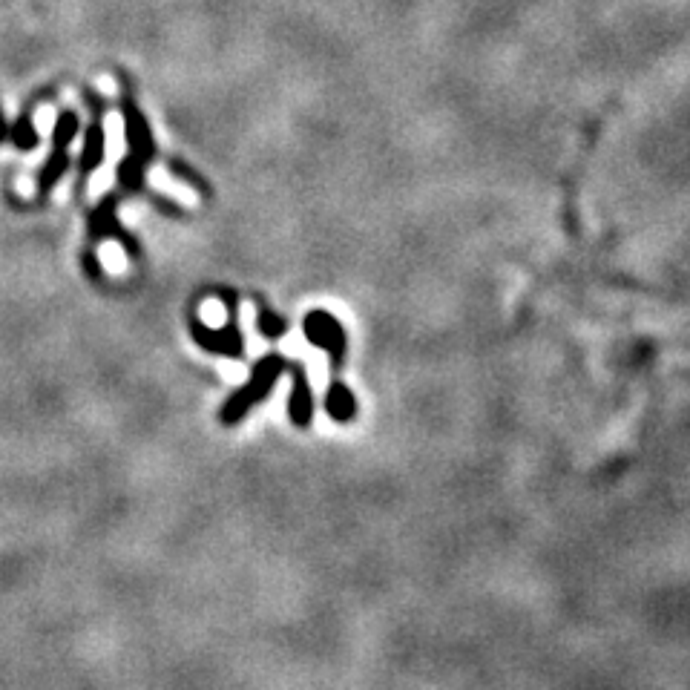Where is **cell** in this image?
Masks as SVG:
<instances>
[{
	"label": "cell",
	"instance_id": "1",
	"mask_svg": "<svg viewBox=\"0 0 690 690\" xmlns=\"http://www.w3.org/2000/svg\"><path fill=\"white\" fill-rule=\"evenodd\" d=\"M121 110H124V124H127V147L130 153L118 164V184L124 193H141L144 190V170L156 159V141L150 133V124L141 113L133 95H121Z\"/></svg>",
	"mask_w": 690,
	"mask_h": 690
},
{
	"label": "cell",
	"instance_id": "2",
	"mask_svg": "<svg viewBox=\"0 0 690 690\" xmlns=\"http://www.w3.org/2000/svg\"><path fill=\"white\" fill-rule=\"evenodd\" d=\"M285 371H288V360H285V357H279V354L262 357V360L253 366L251 380L236 391V394H230V400L222 406V414H219L222 426H236L245 414L251 412L253 406H259V403L271 394L276 380H279Z\"/></svg>",
	"mask_w": 690,
	"mask_h": 690
},
{
	"label": "cell",
	"instance_id": "3",
	"mask_svg": "<svg viewBox=\"0 0 690 690\" xmlns=\"http://www.w3.org/2000/svg\"><path fill=\"white\" fill-rule=\"evenodd\" d=\"M222 299L228 305V325L222 331L207 328L196 311H190V322L187 325H190V334L199 343V348H205L210 354H219V357L242 360L245 357V340H242V331H239V299H236L233 291H222Z\"/></svg>",
	"mask_w": 690,
	"mask_h": 690
},
{
	"label": "cell",
	"instance_id": "4",
	"mask_svg": "<svg viewBox=\"0 0 690 690\" xmlns=\"http://www.w3.org/2000/svg\"><path fill=\"white\" fill-rule=\"evenodd\" d=\"M75 133H78V115L72 110H61L55 130H52V153L38 173V199H46L52 187L64 179V173L69 170V147H72Z\"/></svg>",
	"mask_w": 690,
	"mask_h": 690
},
{
	"label": "cell",
	"instance_id": "5",
	"mask_svg": "<svg viewBox=\"0 0 690 690\" xmlns=\"http://www.w3.org/2000/svg\"><path fill=\"white\" fill-rule=\"evenodd\" d=\"M302 331H305L308 343L322 348L331 357V368L334 371L343 368L345 354H348V337H345V328L334 314H328V311H311L305 317V322H302Z\"/></svg>",
	"mask_w": 690,
	"mask_h": 690
},
{
	"label": "cell",
	"instance_id": "6",
	"mask_svg": "<svg viewBox=\"0 0 690 690\" xmlns=\"http://www.w3.org/2000/svg\"><path fill=\"white\" fill-rule=\"evenodd\" d=\"M87 104L92 110V121L87 127V138H84V153H81V164H78V187H84V182L90 179L92 173L101 167L104 161V101L87 92Z\"/></svg>",
	"mask_w": 690,
	"mask_h": 690
},
{
	"label": "cell",
	"instance_id": "7",
	"mask_svg": "<svg viewBox=\"0 0 690 690\" xmlns=\"http://www.w3.org/2000/svg\"><path fill=\"white\" fill-rule=\"evenodd\" d=\"M115 205H118V199H115V196H107L101 205L95 207V213L90 216V242L95 245V242H101V239H118V242L130 251V256H138L141 248H138L136 239H133L130 233H124V228L118 225V219H115Z\"/></svg>",
	"mask_w": 690,
	"mask_h": 690
},
{
	"label": "cell",
	"instance_id": "8",
	"mask_svg": "<svg viewBox=\"0 0 690 690\" xmlns=\"http://www.w3.org/2000/svg\"><path fill=\"white\" fill-rule=\"evenodd\" d=\"M288 371L294 377V389H291V400H288L291 423L297 429H308L311 417H314V394H311V383H308V371L302 363H288Z\"/></svg>",
	"mask_w": 690,
	"mask_h": 690
},
{
	"label": "cell",
	"instance_id": "9",
	"mask_svg": "<svg viewBox=\"0 0 690 690\" xmlns=\"http://www.w3.org/2000/svg\"><path fill=\"white\" fill-rule=\"evenodd\" d=\"M325 412L337 423H351L357 417V400L345 383H331V389L325 394Z\"/></svg>",
	"mask_w": 690,
	"mask_h": 690
},
{
	"label": "cell",
	"instance_id": "10",
	"mask_svg": "<svg viewBox=\"0 0 690 690\" xmlns=\"http://www.w3.org/2000/svg\"><path fill=\"white\" fill-rule=\"evenodd\" d=\"M32 110H35V101H29V104L23 107L18 121H15V127H12V133H9L12 144H15L18 150H23V153L35 150L38 141H41V138H38V130H35V121H32Z\"/></svg>",
	"mask_w": 690,
	"mask_h": 690
},
{
	"label": "cell",
	"instance_id": "11",
	"mask_svg": "<svg viewBox=\"0 0 690 690\" xmlns=\"http://www.w3.org/2000/svg\"><path fill=\"white\" fill-rule=\"evenodd\" d=\"M256 325H259V334L268 337V340H276V337L288 334V322L282 320V317H276L262 299H259V311H256Z\"/></svg>",
	"mask_w": 690,
	"mask_h": 690
},
{
	"label": "cell",
	"instance_id": "12",
	"mask_svg": "<svg viewBox=\"0 0 690 690\" xmlns=\"http://www.w3.org/2000/svg\"><path fill=\"white\" fill-rule=\"evenodd\" d=\"M170 170H173V173H176L179 179H187V182L193 184V187H196L199 193H205V196H207V193H210V190H207V187H205V182H202L199 176H193V173H190L187 167H182L179 161H170Z\"/></svg>",
	"mask_w": 690,
	"mask_h": 690
},
{
	"label": "cell",
	"instance_id": "13",
	"mask_svg": "<svg viewBox=\"0 0 690 690\" xmlns=\"http://www.w3.org/2000/svg\"><path fill=\"white\" fill-rule=\"evenodd\" d=\"M84 268H87V274L92 276V279H101V265H98V256H95V251L92 248H87L84 251Z\"/></svg>",
	"mask_w": 690,
	"mask_h": 690
},
{
	"label": "cell",
	"instance_id": "14",
	"mask_svg": "<svg viewBox=\"0 0 690 690\" xmlns=\"http://www.w3.org/2000/svg\"><path fill=\"white\" fill-rule=\"evenodd\" d=\"M6 136H9V127H6V121H3V110H0V141H6Z\"/></svg>",
	"mask_w": 690,
	"mask_h": 690
}]
</instances>
